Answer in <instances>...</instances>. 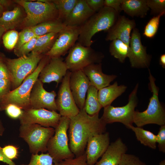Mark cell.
<instances>
[{
  "mask_svg": "<svg viewBox=\"0 0 165 165\" xmlns=\"http://www.w3.org/2000/svg\"><path fill=\"white\" fill-rule=\"evenodd\" d=\"M79 32V26H65L59 33L52 48L45 55L50 58L64 56L77 41Z\"/></svg>",
  "mask_w": 165,
  "mask_h": 165,
  "instance_id": "cell-14",
  "label": "cell"
},
{
  "mask_svg": "<svg viewBox=\"0 0 165 165\" xmlns=\"http://www.w3.org/2000/svg\"><path fill=\"white\" fill-rule=\"evenodd\" d=\"M109 144V135L108 132L90 138L87 142L85 152L87 163L89 165H94L106 151Z\"/></svg>",
  "mask_w": 165,
  "mask_h": 165,
  "instance_id": "cell-18",
  "label": "cell"
},
{
  "mask_svg": "<svg viewBox=\"0 0 165 165\" xmlns=\"http://www.w3.org/2000/svg\"><path fill=\"white\" fill-rule=\"evenodd\" d=\"M98 90L90 85L87 92V95L83 108L88 115L91 116L99 114L102 108L98 98Z\"/></svg>",
  "mask_w": 165,
  "mask_h": 165,
  "instance_id": "cell-27",
  "label": "cell"
},
{
  "mask_svg": "<svg viewBox=\"0 0 165 165\" xmlns=\"http://www.w3.org/2000/svg\"><path fill=\"white\" fill-rule=\"evenodd\" d=\"M11 1L7 0H0V3L4 9L9 6L11 4Z\"/></svg>",
  "mask_w": 165,
  "mask_h": 165,
  "instance_id": "cell-49",
  "label": "cell"
},
{
  "mask_svg": "<svg viewBox=\"0 0 165 165\" xmlns=\"http://www.w3.org/2000/svg\"><path fill=\"white\" fill-rule=\"evenodd\" d=\"M104 0H86L88 7L95 12L98 11L104 6Z\"/></svg>",
  "mask_w": 165,
  "mask_h": 165,
  "instance_id": "cell-45",
  "label": "cell"
},
{
  "mask_svg": "<svg viewBox=\"0 0 165 165\" xmlns=\"http://www.w3.org/2000/svg\"><path fill=\"white\" fill-rule=\"evenodd\" d=\"M43 83L38 79L34 84L30 96V108H46L56 111L57 109L55 97L57 94L54 90L46 91Z\"/></svg>",
  "mask_w": 165,
  "mask_h": 165,
  "instance_id": "cell-15",
  "label": "cell"
},
{
  "mask_svg": "<svg viewBox=\"0 0 165 165\" xmlns=\"http://www.w3.org/2000/svg\"><path fill=\"white\" fill-rule=\"evenodd\" d=\"M61 117L56 111L43 108H30L23 110L19 119L21 125L35 124L55 128L58 125Z\"/></svg>",
  "mask_w": 165,
  "mask_h": 165,
  "instance_id": "cell-11",
  "label": "cell"
},
{
  "mask_svg": "<svg viewBox=\"0 0 165 165\" xmlns=\"http://www.w3.org/2000/svg\"><path fill=\"white\" fill-rule=\"evenodd\" d=\"M50 58L44 55L36 69L28 76L22 83L15 89L10 90L0 101V111L4 110L9 104H14L23 110L30 108V96L33 86L38 79L39 74Z\"/></svg>",
  "mask_w": 165,
  "mask_h": 165,
  "instance_id": "cell-3",
  "label": "cell"
},
{
  "mask_svg": "<svg viewBox=\"0 0 165 165\" xmlns=\"http://www.w3.org/2000/svg\"><path fill=\"white\" fill-rule=\"evenodd\" d=\"M127 150V146L119 138L109 144L101 160L94 165H118Z\"/></svg>",
  "mask_w": 165,
  "mask_h": 165,
  "instance_id": "cell-21",
  "label": "cell"
},
{
  "mask_svg": "<svg viewBox=\"0 0 165 165\" xmlns=\"http://www.w3.org/2000/svg\"><path fill=\"white\" fill-rule=\"evenodd\" d=\"M156 143L159 151L165 152V125L161 126L156 135Z\"/></svg>",
  "mask_w": 165,
  "mask_h": 165,
  "instance_id": "cell-42",
  "label": "cell"
},
{
  "mask_svg": "<svg viewBox=\"0 0 165 165\" xmlns=\"http://www.w3.org/2000/svg\"><path fill=\"white\" fill-rule=\"evenodd\" d=\"M165 12L154 16L148 22L145 26L143 35L147 38H153L156 34L159 26L161 17L164 15Z\"/></svg>",
  "mask_w": 165,
  "mask_h": 165,
  "instance_id": "cell-32",
  "label": "cell"
},
{
  "mask_svg": "<svg viewBox=\"0 0 165 165\" xmlns=\"http://www.w3.org/2000/svg\"><path fill=\"white\" fill-rule=\"evenodd\" d=\"M129 129L134 131L137 140L142 144L152 149H156V135L141 127H134L133 125L130 126Z\"/></svg>",
  "mask_w": 165,
  "mask_h": 165,
  "instance_id": "cell-29",
  "label": "cell"
},
{
  "mask_svg": "<svg viewBox=\"0 0 165 165\" xmlns=\"http://www.w3.org/2000/svg\"><path fill=\"white\" fill-rule=\"evenodd\" d=\"M68 70L66 65L61 57L50 58L41 71L38 79L42 83L61 82Z\"/></svg>",
  "mask_w": 165,
  "mask_h": 165,
  "instance_id": "cell-16",
  "label": "cell"
},
{
  "mask_svg": "<svg viewBox=\"0 0 165 165\" xmlns=\"http://www.w3.org/2000/svg\"><path fill=\"white\" fill-rule=\"evenodd\" d=\"M69 119V146L77 157L84 152L90 138L105 132L106 124L99 118V114L90 115L83 108L79 109L77 115Z\"/></svg>",
  "mask_w": 165,
  "mask_h": 165,
  "instance_id": "cell-1",
  "label": "cell"
},
{
  "mask_svg": "<svg viewBox=\"0 0 165 165\" xmlns=\"http://www.w3.org/2000/svg\"><path fill=\"white\" fill-rule=\"evenodd\" d=\"M121 9L132 17L144 18L149 9L146 0H123Z\"/></svg>",
  "mask_w": 165,
  "mask_h": 165,
  "instance_id": "cell-24",
  "label": "cell"
},
{
  "mask_svg": "<svg viewBox=\"0 0 165 165\" xmlns=\"http://www.w3.org/2000/svg\"><path fill=\"white\" fill-rule=\"evenodd\" d=\"M136 25L134 20L119 15L113 25L107 31L105 40L112 41L119 39L129 46L131 33Z\"/></svg>",
  "mask_w": 165,
  "mask_h": 165,
  "instance_id": "cell-19",
  "label": "cell"
},
{
  "mask_svg": "<svg viewBox=\"0 0 165 165\" xmlns=\"http://www.w3.org/2000/svg\"><path fill=\"white\" fill-rule=\"evenodd\" d=\"M14 1L25 11L26 16L22 23L24 28L31 27L44 22L58 19V10L51 0Z\"/></svg>",
  "mask_w": 165,
  "mask_h": 165,
  "instance_id": "cell-4",
  "label": "cell"
},
{
  "mask_svg": "<svg viewBox=\"0 0 165 165\" xmlns=\"http://www.w3.org/2000/svg\"><path fill=\"white\" fill-rule=\"evenodd\" d=\"M119 16L113 9L104 6L80 26L77 42L84 46L90 47L94 43L93 37L100 31H107L113 25Z\"/></svg>",
  "mask_w": 165,
  "mask_h": 165,
  "instance_id": "cell-2",
  "label": "cell"
},
{
  "mask_svg": "<svg viewBox=\"0 0 165 165\" xmlns=\"http://www.w3.org/2000/svg\"><path fill=\"white\" fill-rule=\"evenodd\" d=\"M58 12V19L63 22L71 12L78 0H51Z\"/></svg>",
  "mask_w": 165,
  "mask_h": 165,
  "instance_id": "cell-31",
  "label": "cell"
},
{
  "mask_svg": "<svg viewBox=\"0 0 165 165\" xmlns=\"http://www.w3.org/2000/svg\"><path fill=\"white\" fill-rule=\"evenodd\" d=\"M53 163L54 165H89L87 163L85 152L75 158L66 159L59 161H53Z\"/></svg>",
  "mask_w": 165,
  "mask_h": 165,
  "instance_id": "cell-36",
  "label": "cell"
},
{
  "mask_svg": "<svg viewBox=\"0 0 165 165\" xmlns=\"http://www.w3.org/2000/svg\"><path fill=\"white\" fill-rule=\"evenodd\" d=\"M6 31L5 29L0 25V41L5 32Z\"/></svg>",
  "mask_w": 165,
  "mask_h": 165,
  "instance_id": "cell-51",
  "label": "cell"
},
{
  "mask_svg": "<svg viewBox=\"0 0 165 165\" xmlns=\"http://www.w3.org/2000/svg\"><path fill=\"white\" fill-rule=\"evenodd\" d=\"M71 72L68 70L63 78L56 100L57 110L61 116L70 118L77 115L79 109L76 105L69 85Z\"/></svg>",
  "mask_w": 165,
  "mask_h": 165,
  "instance_id": "cell-13",
  "label": "cell"
},
{
  "mask_svg": "<svg viewBox=\"0 0 165 165\" xmlns=\"http://www.w3.org/2000/svg\"><path fill=\"white\" fill-rule=\"evenodd\" d=\"M19 131V137L27 143L30 152L36 154L47 151L48 142L54 135L55 129L35 124H22Z\"/></svg>",
  "mask_w": 165,
  "mask_h": 165,
  "instance_id": "cell-7",
  "label": "cell"
},
{
  "mask_svg": "<svg viewBox=\"0 0 165 165\" xmlns=\"http://www.w3.org/2000/svg\"><path fill=\"white\" fill-rule=\"evenodd\" d=\"M146 49L142 43L139 30L135 28L131 35L127 57L132 68H148L152 57L147 54Z\"/></svg>",
  "mask_w": 165,
  "mask_h": 165,
  "instance_id": "cell-12",
  "label": "cell"
},
{
  "mask_svg": "<svg viewBox=\"0 0 165 165\" xmlns=\"http://www.w3.org/2000/svg\"><path fill=\"white\" fill-rule=\"evenodd\" d=\"M5 128L0 119V136H2L5 131Z\"/></svg>",
  "mask_w": 165,
  "mask_h": 165,
  "instance_id": "cell-50",
  "label": "cell"
},
{
  "mask_svg": "<svg viewBox=\"0 0 165 165\" xmlns=\"http://www.w3.org/2000/svg\"><path fill=\"white\" fill-rule=\"evenodd\" d=\"M69 85L77 107L79 109L83 108L86 94L90 84L82 70L71 72Z\"/></svg>",
  "mask_w": 165,
  "mask_h": 165,
  "instance_id": "cell-17",
  "label": "cell"
},
{
  "mask_svg": "<svg viewBox=\"0 0 165 165\" xmlns=\"http://www.w3.org/2000/svg\"><path fill=\"white\" fill-rule=\"evenodd\" d=\"M159 165H165V160H164L161 161L159 163Z\"/></svg>",
  "mask_w": 165,
  "mask_h": 165,
  "instance_id": "cell-53",
  "label": "cell"
},
{
  "mask_svg": "<svg viewBox=\"0 0 165 165\" xmlns=\"http://www.w3.org/2000/svg\"><path fill=\"white\" fill-rule=\"evenodd\" d=\"M53 163V159L48 153H42L40 154H32L28 164L20 165H54Z\"/></svg>",
  "mask_w": 165,
  "mask_h": 165,
  "instance_id": "cell-33",
  "label": "cell"
},
{
  "mask_svg": "<svg viewBox=\"0 0 165 165\" xmlns=\"http://www.w3.org/2000/svg\"><path fill=\"white\" fill-rule=\"evenodd\" d=\"M23 13L20 8L16 7L10 11H5L0 17V25L6 31L13 30L22 23Z\"/></svg>",
  "mask_w": 165,
  "mask_h": 165,
  "instance_id": "cell-25",
  "label": "cell"
},
{
  "mask_svg": "<svg viewBox=\"0 0 165 165\" xmlns=\"http://www.w3.org/2000/svg\"><path fill=\"white\" fill-rule=\"evenodd\" d=\"M3 152L6 157L13 160L18 158L19 156V148L17 146L9 145L2 148Z\"/></svg>",
  "mask_w": 165,
  "mask_h": 165,
  "instance_id": "cell-41",
  "label": "cell"
},
{
  "mask_svg": "<svg viewBox=\"0 0 165 165\" xmlns=\"http://www.w3.org/2000/svg\"><path fill=\"white\" fill-rule=\"evenodd\" d=\"M18 32L14 30L8 31L3 35L2 40L5 47L7 50H11L14 49L17 43Z\"/></svg>",
  "mask_w": 165,
  "mask_h": 165,
  "instance_id": "cell-34",
  "label": "cell"
},
{
  "mask_svg": "<svg viewBox=\"0 0 165 165\" xmlns=\"http://www.w3.org/2000/svg\"><path fill=\"white\" fill-rule=\"evenodd\" d=\"M4 9H5L0 3V17L2 16L4 12L5 11Z\"/></svg>",
  "mask_w": 165,
  "mask_h": 165,
  "instance_id": "cell-52",
  "label": "cell"
},
{
  "mask_svg": "<svg viewBox=\"0 0 165 165\" xmlns=\"http://www.w3.org/2000/svg\"><path fill=\"white\" fill-rule=\"evenodd\" d=\"M123 0H105L104 6L109 7L114 9L119 14L122 11L121 4Z\"/></svg>",
  "mask_w": 165,
  "mask_h": 165,
  "instance_id": "cell-44",
  "label": "cell"
},
{
  "mask_svg": "<svg viewBox=\"0 0 165 165\" xmlns=\"http://www.w3.org/2000/svg\"><path fill=\"white\" fill-rule=\"evenodd\" d=\"M4 58H5L1 54H0V61L3 60Z\"/></svg>",
  "mask_w": 165,
  "mask_h": 165,
  "instance_id": "cell-54",
  "label": "cell"
},
{
  "mask_svg": "<svg viewBox=\"0 0 165 165\" xmlns=\"http://www.w3.org/2000/svg\"><path fill=\"white\" fill-rule=\"evenodd\" d=\"M159 64L163 68H165V54H161L160 57Z\"/></svg>",
  "mask_w": 165,
  "mask_h": 165,
  "instance_id": "cell-48",
  "label": "cell"
},
{
  "mask_svg": "<svg viewBox=\"0 0 165 165\" xmlns=\"http://www.w3.org/2000/svg\"><path fill=\"white\" fill-rule=\"evenodd\" d=\"M4 110L9 117L13 119H19L22 115L23 111L20 107L14 104L7 105Z\"/></svg>",
  "mask_w": 165,
  "mask_h": 165,
  "instance_id": "cell-40",
  "label": "cell"
},
{
  "mask_svg": "<svg viewBox=\"0 0 165 165\" xmlns=\"http://www.w3.org/2000/svg\"><path fill=\"white\" fill-rule=\"evenodd\" d=\"M95 13L88 7L86 0H78L63 24L65 26L80 27Z\"/></svg>",
  "mask_w": 165,
  "mask_h": 165,
  "instance_id": "cell-22",
  "label": "cell"
},
{
  "mask_svg": "<svg viewBox=\"0 0 165 165\" xmlns=\"http://www.w3.org/2000/svg\"><path fill=\"white\" fill-rule=\"evenodd\" d=\"M44 55L31 52L16 58H4L10 74L12 90L18 87L36 69Z\"/></svg>",
  "mask_w": 165,
  "mask_h": 165,
  "instance_id": "cell-6",
  "label": "cell"
},
{
  "mask_svg": "<svg viewBox=\"0 0 165 165\" xmlns=\"http://www.w3.org/2000/svg\"><path fill=\"white\" fill-rule=\"evenodd\" d=\"M0 162L5 163L8 165H16L13 161L7 158L4 154L0 146Z\"/></svg>",
  "mask_w": 165,
  "mask_h": 165,
  "instance_id": "cell-47",
  "label": "cell"
},
{
  "mask_svg": "<svg viewBox=\"0 0 165 165\" xmlns=\"http://www.w3.org/2000/svg\"><path fill=\"white\" fill-rule=\"evenodd\" d=\"M65 27L63 22L57 19L44 22L30 28L35 36H39L51 33H58Z\"/></svg>",
  "mask_w": 165,
  "mask_h": 165,
  "instance_id": "cell-26",
  "label": "cell"
},
{
  "mask_svg": "<svg viewBox=\"0 0 165 165\" xmlns=\"http://www.w3.org/2000/svg\"><path fill=\"white\" fill-rule=\"evenodd\" d=\"M127 86L124 85H118L117 82L102 88L98 91L99 101L102 107L111 105L112 102L126 90Z\"/></svg>",
  "mask_w": 165,
  "mask_h": 165,
  "instance_id": "cell-23",
  "label": "cell"
},
{
  "mask_svg": "<svg viewBox=\"0 0 165 165\" xmlns=\"http://www.w3.org/2000/svg\"><path fill=\"white\" fill-rule=\"evenodd\" d=\"M146 1L151 10V14L156 16L165 12V0H146Z\"/></svg>",
  "mask_w": 165,
  "mask_h": 165,
  "instance_id": "cell-37",
  "label": "cell"
},
{
  "mask_svg": "<svg viewBox=\"0 0 165 165\" xmlns=\"http://www.w3.org/2000/svg\"><path fill=\"white\" fill-rule=\"evenodd\" d=\"M82 71L89 79L90 85L98 90L109 85L117 77L115 75L104 73L101 63L90 65L84 68Z\"/></svg>",
  "mask_w": 165,
  "mask_h": 165,
  "instance_id": "cell-20",
  "label": "cell"
},
{
  "mask_svg": "<svg viewBox=\"0 0 165 165\" xmlns=\"http://www.w3.org/2000/svg\"><path fill=\"white\" fill-rule=\"evenodd\" d=\"M139 86L137 83L129 94L128 103L122 107H114L111 105L104 108L103 114L101 118L105 124L119 122L129 129L133 125L135 109L137 107L138 99L137 92Z\"/></svg>",
  "mask_w": 165,
  "mask_h": 165,
  "instance_id": "cell-9",
  "label": "cell"
},
{
  "mask_svg": "<svg viewBox=\"0 0 165 165\" xmlns=\"http://www.w3.org/2000/svg\"><path fill=\"white\" fill-rule=\"evenodd\" d=\"M104 57L102 53L77 42L69 50L64 62L68 70L72 72L82 70L91 64L100 63Z\"/></svg>",
  "mask_w": 165,
  "mask_h": 165,
  "instance_id": "cell-10",
  "label": "cell"
},
{
  "mask_svg": "<svg viewBox=\"0 0 165 165\" xmlns=\"http://www.w3.org/2000/svg\"><path fill=\"white\" fill-rule=\"evenodd\" d=\"M129 48V46L121 40L115 39L111 41L109 51L112 56L118 59L120 62L123 63L128 57Z\"/></svg>",
  "mask_w": 165,
  "mask_h": 165,
  "instance_id": "cell-30",
  "label": "cell"
},
{
  "mask_svg": "<svg viewBox=\"0 0 165 165\" xmlns=\"http://www.w3.org/2000/svg\"><path fill=\"white\" fill-rule=\"evenodd\" d=\"M0 79H8L11 80L9 71L4 60L0 61Z\"/></svg>",
  "mask_w": 165,
  "mask_h": 165,
  "instance_id": "cell-46",
  "label": "cell"
},
{
  "mask_svg": "<svg viewBox=\"0 0 165 165\" xmlns=\"http://www.w3.org/2000/svg\"><path fill=\"white\" fill-rule=\"evenodd\" d=\"M118 165H147L135 155L124 154Z\"/></svg>",
  "mask_w": 165,
  "mask_h": 165,
  "instance_id": "cell-39",
  "label": "cell"
},
{
  "mask_svg": "<svg viewBox=\"0 0 165 165\" xmlns=\"http://www.w3.org/2000/svg\"><path fill=\"white\" fill-rule=\"evenodd\" d=\"M69 123V118L61 116L58 125L55 128L54 135L48 142L47 151L53 161H59L74 157L68 144L67 132Z\"/></svg>",
  "mask_w": 165,
  "mask_h": 165,
  "instance_id": "cell-8",
  "label": "cell"
},
{
  "mask_svg": "<svg viewBox=\"0 0 165 165\" xmlns=\"http://www.w3.org/2000/svg\"><path fill=\"white\" fill-rule=\"evenodd\" d=\"M11 86L10 80L0 79V101L10 91Z\"/></svg>",
  "mask_w": 165,
  "mask_h": 165,
  "instance_id": "cell-43",
  "label": "cell"
},
{
  "mask_svg": "<svg viewBox=\"0 0 165 165\" xmlns=\"http://www.w3.org/2000/svg\"><path fill=\"white\" fill-rule=\"evenodd\" d=\"M31 28H25L18 33L17 43L14 50L18 49L21 46L36 37Z\"/></svg>",
  "mask_w": 165,
  "mask_h": 165,
  "instance_id": "cell-35",
  "label": "cell"
},
{
  "mask_svg": "<svg viewBox=\"0 0 165 165\" xmlns=\"http://www.w3.org/2000/svg\"><path fill=\"white\" fill-rule=\"evenodd\" d=\"M149 72L148 84L149 89L152 93L149 98L147 108L144 111H135L134 123L137 127H141L146 125L153 124L162 126L165 125V111L159 101L158 94L159 88L156 86V79Z\"/></svg>",
  "mask_w": 165,
  "mask_h": 165,
  "instance_id": "cell-5",
  "label": "cell"
},
{
  "mask_svg": "<svg viewBox=\"0 0 165 165\" xmlns=\"http://www.w3.org/2000/svg\"><path fill=\"white\" fill-rule=\"evenodd\" d=\"M58 33H51L38 36L31 53L45 55L52 48Z\"/></svg>",
  "mask_w": 165,
  "mask_h": 165,
  "instance_id": "cell-28",
  "label": "cell"
},
{
  "mask_svg": "<svg viewBox=\"0 0 165 165\" xmlns=\"http://www.w3.org/2000/svg\"><path fill=\"white\" fill-rule=\"evenodd\" d=\"M38 36L33 38L30 41L21 46L18 49L14 50L15 54L18 57L28 55L33 50Z\"/></svg>",
  "mask_w": 165,
  "mask_h": 165,
  "instance_id": "cell-38",
  "label": "cell"
}]
</instances>
